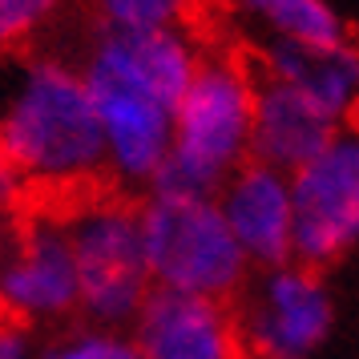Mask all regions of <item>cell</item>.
<instances>
[{"instance_id":"cell-10","label":"cell","mask_w":359,"mask_h":359,"mask_svg":"<svg viewBox=\"0 0 359 359\" xmlns=\"http://www.w3.org/2000/svg\"><path fill=\"white\" fill-rule=\"evenodd\" d=\"M218 210H222L230 234H234V243L246 255L255 275L294 262L291 174L271 170V165L250 158L218 190Z\"/></svg>"},{"instance_id":"cell-16","label":"cell","mask_w":359,"mask_h":359,"mask_svg":"<svg viewBox=\"0 0 359 359\" xmlns=\"http://www.w3.org/2000/svg\"><path fill=\"white\" fill-rule=\"evenodd\" d=\"M41 359H146L130 331L93 323H69L41 343Z\"/></svg>"},{"instance_id":"cell-2","label":"cell","mask_w":359,"mask_h":359,"mask_svg":"<svg viewBox=\"0 0 359 359\" xmlns=\"http://www.w3.org/2000/svg\"><path fill=\"white\" fill-rule=\"evenodd\" d=\"M255 93H259V73L250 57H238L230 49L206 53L198 77L174 109L170 162L162 165L149 190L218 198L230 174H238L250 162Z\"/></svg>"},{"instance_id":"cell-6","label":"cell","mask_w":359,"mask_h":359,"mask_svg":"<svg viewBox=\"0 0 359 359\" xmlns=\"http://www.w3.org/2000/svg\"><path fill=\"white\" fill-rule=\"evenodd\" d=\"M335 291L323 271L287 262L259 271L238 294L243 359H315L335 335Z\"/></svg>"},{"instance_id":"cell-12","label":"cell","mask_w":359,"mask_h":359,"mask_svg":"<svg viewBox=\"0 0 359 359\" xmlns=\"http://www.w3.org/2000/svg\"><path fill=\"white\" fill-rule=\"evenodd\" d=\"M343 126L327 117L315 101L287 81L259 77L255 93V133H250V158L283 174H299L315 162Z\"/></svg>"},{"instance_id":"cell-8","label":"cell","mask_w":359,"mask_h":359,"mask_svg":"<svg viewBox=\"0 0 359 359\" xmlns=\"http://www.w3.org/2000/svg\"><path fill=\"white\" fill-rule=\"evenodd\" d=\"M206 53L210 49L198 41V33L186 20L178 29H162V33H146V36L93 33L89 49L77 65H81L85 81L130 85L137 93L178 109V101L186 97L190 81L198 77V69L206 61Z\"/></svg>"},{"instance_id":"cell-1","label":"cell","mask_w":359,"mask_h":359,"mask_svg":"<svg viewBox=\"0 0 359 359\" xmlns=\"http://www.w3.org/2000/svg\"><path fill=\"white\" fill-rule=\"evenodd\" d=\"M0 162L33 202L65 206L101 190L105 137L77 61L36 49L0 57Z\"/></svg>"},{"instance_id":"cell-13","label":"cell","mask_w":359,"mask_h":359,"mask_svg":"<svg viewBox=\"0 0 359 359\" xmlns=\"http://www.w3.org/2000/svg\"><path fill=\"white\" fill-rule=\"evenodd\" d=\"M250 65L259 77L299 85L327 117L339 126H351L359 114V45H343L335 53H311L287 41H262Z\"/></svg>"},{"instance_id":"cell-17","label":"cell","mask_w":359,"mask_h":359,"mask_svg":"<svg viewBox=\"0 0 359 359\" xmlns=\"http://www.w3.org/2000/svg\"><path fill=\"white\" fill-rule=\"evenodd\" d=\"M57 13L49 0H0V57L25 53L49 17Z\"/></svg>"},{"instance_id":"cell-19","label":"cell","mask_w":359,"mask_h":359,"mask_svg":"<svg viewBox=\"0 0 359 359\" xmlns=\"http://www.w3.org/2000/svg\"><path fill=\"white\" fill-rule=\"evenodd\" d=\"M0 359H41V339L29 327L0 315Z\"/></svg>"},{"instance_id":"cell-14","label":"cell","mask_w":359,"mask_h":359,"mask_svg":"<svg viewBox=\"0 0 359 359\" xmlns=\"http://www.w3.org/2000/svg\"><path fill=\"white\" fill-rule=\"evenodd\" d=\"M243 17L262 29V41H287L311 53L351 45V25L331 0H246Z\"/></svg>"},{"instance_id":"cell-9","label":"cell","mask_w":359,"mask_h":359,"mask_svg":"<svg viewBox=\"0 0 359 359\" xmlns=\"http://www.w3.org/2000/svg\"><path fill=\"white\" fill-rule=\"evenodd\" d=\"M85 77V73H81ZM105 137V170L114 190H142L158 182L174 146V109L130 85L85 81Z\"/></svg>"},{"instance_id":"cell-7","label":"cell","mask_w":359,"mask_h":359,"mask_svg":"<svg viewBox=\"0 0 359 359\" xmlns=\"http://www.w3.org/2000/svg\"><path fill=\"white\" fill-rule=\"evenodd\" d=\"M294 262L327 271L359 250V126H343L331 146L291 174Z\"/></svg>"},{"instance_id":"cell-18","label":"cell","mask_w":359,"mask_h":359,"mask_svg":"<svg viewBox=\"0 0 359 359\" xmlns=\"http://www.w3.org/2000/svg\"><path fill=\"white\" fill-rule=\"evenodd\" d=\"M29 206H33V198L25 190V182L0 162V246L13 238V230L20 226V218L29 214Z\"/></svg>"},{"instance_id":"cell-4","label":"cell","mask_w":359,"mask_h":359,"mask_svg":"<svg viewBox=\"0 0 359 359\" xmlns=\"http://www.w3.org/2000/svg\"><path fill=\"white\" fill-rule=\"evenodd\" d=\"M137 214H142L149 278L158 291L230 303L255 278L218 210V198L149 190L137 198Z\"/></svg>"},{"instance_id":"cell-3","label":"cell","mask_w":359,"mask_h":359,"mask_svg":"<svg viewBox=\"0 0 359 359\" xmlns=\"http://www.w3.org/2000/svg\"><path fill=\"white\" fill-rule=\"evenodd\" d=\"M81 283V323L130 331L154 294L137 202L121 190H93L61 206Z\"/></svg>"},{"instance_id":"cell-15","label":"cell","mask_w":359,"mask_h":359,"mask_svg":"<svg viewBox=\"0 0 359 359\" xmlns=\"http://www.w3.org/2000/svg\"><path fill=\"white\" fill-rule=\"evenodd\" d=\"M186 25V4L178 0H101L93 8V33L146 36Z\"/></svg>"},{"instance_id":"cell-11","label":"cell","mask_w":359,"mask_h":359,"mask_svg":"<svg viewBox=\"0 0 359 359\" xmlns=\"http://www.w3.org/2000/svg\"><path fill=\"white\" fill-rule=\"evenodd\" d=\"M130 335L146 359H243L234 311L198 294L154 287Z\"/></svg>"},{"instance_id":"cell-5","label":"cell","mask_w":359,"mask_h":359,"mask_svg":"<svg viewBox=\"0 0 359 359\" xmlns=\"http://www.w3.org/2000/svg\"><path fill=\"white\" fill-rule=\"evenodd\" d=\"M0 315L29 331H61L81 319V283L61 206L33 202L0 246Z\"/></svg>"}]
</instances>
